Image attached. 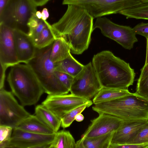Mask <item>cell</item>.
I'll use <instances>...</instances> for the list:
<instances>
[{
    "mask_svg": "<svg viewBox=\"0 0 148 148\" xmlns=\"http://www.w3.org/2000/svg\"><path fill=\"white\" fill-rule=\"evenodd\" d=\"M99 29L105 36L116 42L125 49L130 50L138 41L136 34L130 27L116 24L106 17L97 18L93 30Z\"/></svg>",
    "mask_w": 148,
    "mask_h": 148,
    "instance_id": "9c48e42d",
    "label": "cell"
},
{
    "mask_svg": "<svg viewBox=\"0 0 148 148\" xmlns=\"http://www.w3.org/2000/svg\"><path fill=\"white\" fill-rule=\"evenodd\" d=\"M90 100L71 94L48 95L42 104L61 119L64 115L71 110L88 102Z\"/></svg>",
    "mask_w": 148,
    "mask_h": 148,
    "instance_id": "7c38bea8",
    "label": "cell"
},
{
    "mask_svg": "<svg viewBox=\"0 0 148 148\" xmlns=\"http://www.w3.org/2000/svg\"><path fill=\"white\" fill-rule=\"evenodd\" d=\"M127 89L102 88L92 100L94 104L112 100L130 94Z\"/></svg>",
    "mask_w": 148,
    "mask_h": 148,
    "instance_id": "44dd1931",
    "label": "cell"
},
{
    "mask_svg": "<svg viewBox=\"0 0 148 148\" xmlns=\"http://www.w3.org/2000/svg\"><path fill=\"white\" fill-rule=\"evenodd\" d=\"M56 37L52 25L47 21L35 45L38 49L45 48L52 44Z\"/></svg>",
    "mask_w": 148,
    "mask_h": 148,
    "instance_id": "484cf974",
    "label": "cell"
},
{
    "mask_svg": "<svg viewBox=\"0 0 148 148\" xmlns=\"http://www.w3.org/2000/svg\"><path fill=\"white\" fill-rule=\"evenodd\" d=\"M140 0H76L65 3L86 10L94 18L119 13L121 11L142 3Z\"/></svg>",
    "mask_w": 148,
    "mask_h": 148,
    "instance_id": "52a82bcc",
    "label": "cell"
},
{
    "mask_svg": "<svg viewBox=\"0 0 148 148\" xmlns=\"http://www.w3.org/2000/svg\"><path fill=\"white\" fill-rule=\"evenodd\" d=\"M42 19L43 20H46L49 18V14L47 9L44 8L41 12Z\"/></svg>",
    "mask_w": 148,
    "mask_h": 148,
    "instance_id": "8d00e7d4",
    "label": "cell"
},
{
    "mask_svg": "<svg viewBox=\"0 0 148 148\" xmlns=\"http://www.w3.org/2000/svg\"><path fill=\"white\" fill-rule=\"evenodd\" d=\"M8 68L5 66L0 64V89L4 88L5 71Z\"/></svg>",
    "mask_w": 148,
    "mask_h": 148,
    "instance_id": "836d02e7",
    "label": "cell"
},
{
    "mask_svg": "<svg viewBox=\"0 0 148 148\" xmlns=\"http://www.w3.org/2000/svg\"><path fill=\"white\" fill-rule=\"evenodd\" d=\"M47 22L46 20L38 18L36 13L30 19L28 24L29 31L27 34L34 45L45 26Z\"/></svg>",
    "mask_w": 148,
    "mask_h": 148,
    "instance_id": "d4e9b609",
    "label": "cell"
},
{
    "mask_svg": "<svg viewBox=\"0 0 148 148\" xmlns=\"http://www.w3.org/2000/svg\"><path fill=\"white\" fill-rule=\"evenodd\" d=\"M132 29L136 34L141 35L146 38L148 37V23L138 24Z\"/></svg>",
    "mask_w": 148,
    "mask_h": 148,
    "instance_id": "1f68e13d",
    "label": "cell"
},
{
    "mask_svg": "<svg viewBox=\"0 0 148 148\" xmlns=\"http://www.w3.org/2000/svg\"><path fill=\"white\" fill-rule=\"evenodd\" d=\"M7 80L12 93L23 106L36 104L45 92L34 71L27 64L19 63L11 66Z\"/></svg>",
    "mask_w": 148,
    "mask_h": 148,
    "instance_id": "3957f363",
    "label": "cell"
},
{
    "mask_svg": "<svg viewBox=\"0 0 148 148\" xmlns=\"http://www.w3.org/2000/svg\"><path fill=\"white\" fill-rule=\"evenodd\" d=\"M0 62L8 67L19 63L14 30L3 23H0Z\"/></svg>",
    "mask_w": 148,
    "mask_h": 148,
    "instance_id": "4fadbf2b",
    "label": "cell"
},
{
    "mask_svg": "<svg viewBox=\"0 0 148 148\" xmlns=\"http://www.w3.org/2000/svg\"><path fill=\"white\" fill-rule=\"evenodd\" d=\"M16 128L35 134L49 135L55 133L52 129L43 123L35 115H31Z\"/></svg>",
    "mask_w": 148,
    "mask_h": 148,
    "instance_id": "e0dca14e",
    "label": "cell"
},
{
    "mask_svg": "<svg viewBox=\"0 0 148 148\" xmlns=\"http://www.w3.org/2000/svg\"><path fill=\"white\" fill-rule=\"evenodd\" d=\"M13 130L8 148H49L55 133L49 135L39 134L18 128Z\"/></svg>",
    "mask_w": 148,
    "mask_h": 148,
    "instance_id": "8fae6325",
    "label": "cell"
},
{
    "mask_svg": "<svg viewBox=\"0 0 148 148\" xmlns=\"http://www.w3.org/2000/svg\"><path fill=\"white\" fill-rule=\"evenodd\" d=\"M12 130V128L9 126H0V148H8Z\"/></svg>",
    "mask_w": 148,
    "mask_h": 148,
    "instance_id": "83f0119b",
    "label": "cell"
},
{
    "mask_svg": "<svg viewBox=\"0 0 148 148\" xmlns=\"http://www.w3.org/2000/svg\"><path fill=\"white\" fill-rule=\"evenodd\" d=\"M30 0H9L0 14V23L28 34V23L37 11Z\"/></svg>",
    "mask_w": 148,
    "mask_h": 148,
    "instance_id": "8992f818",
    "label": "cell"
},
{
    "mask_svg": "<svg viewBox=\"0 0 148 148\" xmlns=\"http://www.w3.org/2000/svg\"><path fill=\"white\" fill-rule=\"evenodd\" d=\"M93 102L90 100L88 102L80 106L71 110L61 119V126L65 128L70 126L75 120L76 116L81 113L86 108L92 105Z\"/></svg>",
    "mask_w": 148,
    "mask_h": 148,
    "instance_id": "4316f807",
    "label": "cell"
},
{
    "mask_svg": "<svg viewBox=\"0 0 148 148\" xmlns=\"http://www.w3.org/2000/svg\"><path fill=\"white\" fill-rule=\"evenodd\" d=\"M119 13L127 18L148 20V3H142L122 10Z\"/></svg>",
    "mask_w": 148,
    "mask_h": 148,
    "instance_id": "cb8c5ba5",
    "label": "cell"
},
{
    "mask_svg": "<svg viewBox=\"0 0 148 148\" xmlns=\"http://www.w3.org/2000/svg\"><path fill=\"white\" fill-rule=\"evenodd\" d=\"M114 132L92 138H81L76 143L75 148H109Z\"/></svg>",
    "mask_w": 148,
    "mask_h": 148,
    "instance_id": "d6986e66",
    "label": "cell"
},
{
    "mask_svg": "<svg viewBox=\"0 0 148 148\" xmlns=\"http://www.w3.org/2000/svg\"><path fill=\"white\" fill-rule=\"evenodd\" d=\"M76 142L69 131L62 130L55 133L49 148H75Z\"/></svg>",
    "mask_w": 148,
    "mask_h": 148,
    "instance_id": "603a6c76",
    "label": "cell"
},
{
    "mask_svg": "<svg viewBox=\"0 0 148 148\" xmlns=\"http://www.w3.org/2000/svg\"><path fill=\"white\" fill-rule=\"evenodd\" d=\"M92 109L99 114H110L123 121L148 120V100L136 93L94 104Z\"/></svg>",
    "mask_w": 148,
    "mask_h": 148,
    "instance_id": "277c9868",
    "label": "cell"
},
{
    "mask_svg": "<svg viewBox=\"0 0 148 148\" xmlns=\"http://www.w3.org/2000/svg\"><path fill=\"white\" fill-rule=\"evenodd\" d=\"M53 43L42 49L36 48L34 57L27 64L34 71L45 92L49 95L66 94L70 91L56 76L55 63L50 58Z\"/></svg>",
    "mask_w": 148,
    "mask_h": 148,
    "instance_id": "5b68a950",
    "label": "cell"
},
{
    "mask_svg": "<svg viewBox=\"0 0 148 148\" xmlns=\"http://www.w3.org/2000/svg\"><path fill=\"white\" fill-rule=\"evenodd\" d=\"M14 33L18 62L27 64L34 57L36 48L27 34L16 29Z\"/></svg>",
    "mask_w": 148,
    "mask_h": 148,
    "instance_id": "2e32d148",
    "label": "cell"
},
{
    "mask_svg": "<svg viewBox=\"0 0 148 148\" xmlns=\"http://www.w3.org/2000/svg\"><path fill=\"white\" fill-rule=\"evenodd\" d=\"M84 119V117L81 113L78 114L75 117V120L78 122L82 121Z\"/></svg>",
    "mask_w": 148,
    "mask_h": 148,
    "instance_id": "ab89813d",
    "label": "cell"
},
{
    "mask_svg": "<svg viewBox=\"0 0 148 148\" xmlns=\"http://www.w3.org/2000/svg\"><path fill=\"white\" fill-rule=\"evenodd\" d=\"M145 143L148 144V123L138 132L131 144Z\"/></svg>",
    "mask_w": 148,
    "mask_h": 148,
    "instance_id": "f546056e",
    "label": "cell"
},
{
    "mask_svg": "<svg viewBox=\"0 0 148 148\" xmlns=\"http://www.w3.org/2000/svg\"><path fill=\"white\" fill-rule=\"evenodd\" d=\"M35 115L43 123L56 132L61 126V120L52 112L42 104L37 106Z\"/></svg>",
    "mask_w": 148,
    "mask_h": 148,
    "instance_id": "ac0fdd59",
    "label": "cell"
},
{
    "mask_svg": "<svg viewBox=\"0 0 148 148\" xmlns=\"http://www.w3.org/2000/svg\"><path fill=\"white\" fill-rule=\"evenodd\" d=\"M67 5L64 15L52 25L56 36L63 37L69 45L71 52L81 54L90 44L94 18L79 6L72 4Z\"/></svg>",
    "mask_w": 148,
    "mask_h": 148,
    "instance_id": "6da1fadb",
    "label": "cell"
},
{
    "mask_svg": "<svg viewBox=\"0 0 148 148\" xmlns=\"http://www.w3.org/2000/svg\"><path fill=\"white\" fill-rule=\"evenodd\" d=\"M36 7L45 5L49 0H30Z\"/></svg>",
    "mask_w": 148,
    "mask_h": 148,
    "instance_id": "d590c367",
    "label": "cell"
},
{
    "mask_svg": "<svg viewBox=\"0 0 148 148\" xmlns=\"http://www.w3.org/2000/svg\"><path fill=\"white\" fill-rule=\"evenodd\" d=\"M140 74L138 79H140L148 77V66H143L141 69Z\"/></svg>",
    "mask_w": 148,
    "mask_h": 148,
    "instance_id": "e575fe53",
    "label": "cell"
},
{
    "mask_svg": "<svg viewBox=\"0 0 148 148\" xmlns=\"http://www.w3.org/2000/svg\"><path fill=\"white\" fill-rule=\"evenodd\" d=\"M91 121L81 138H92L114 132L121 126L123 121L116 116L102 113L99 114L98 117Z\"/></svg>",
    "mask_w": 148,
    "mask_h": 148,
    "instance_id": "5bb4252c",
    "label": "cell"
},
{
    "mask_svg": "<svg viewBox=\"0 0 148 148\" xmlns=\"http://www.w3.org/2000/svg\"><path fill=\"white\" fill-rule=\"evenodd\" d=\"M9 0H0V14L3 11Z\"/></svg>",
    "mask_w": 148,
    "mask_h": 148,
    "instance_id": "74e56055",
    "label": "cell"
},
{
    "mask_svg": "<svg viewBox=\"0 0 148 148\" xmlns=\"http://www.w3.org/2000/svg\"><path fill=\"white\" fill-rule=\"evenodd\" d=\"M36 16L39 19H42L41 12L39 11H37L36 13Z\"/></svg>",
    "mask_w": 148,
    "mask_h": 148,
    "instance_id": "60d3db41",
    "label": "cell"
},
{
    "mask_svg": "<svg viewBox=\"0 0 148 148\" xmlns=\"http://www.w3.org/2000/svg\"><path fill=\"white\" fill-rule=\"evenodd\" d=\"M102 88L92 62H90L74 77L70 92L73 95L90 100Z\"/></svg>",
    "mask_w": 148,
    "mask_h": 148,
    "instance_id": "30bf717a",
    "label": "cell"
},
{
    "mask_svg": "<svg viewBox=\"0 0 148 148\" xmlns=\"http://www.w3.org/2000/svg\"><path fill=\"white\" fill-rule=\"evenodd\" d=\"M147 39V49L146 53L145 58V62L144 66H148V37L146 38Z\"/></svg>",
    "mask_w": 148,
    "mask_h": 148,
    "instance_id": "f35d334b",
    "label": "cell"
},
{
    "mask_svg": "<svg viewBox=\"0 0 148 148\" xmlns=\"http://www.w3.org/2000/svg\"><path fill=\"white\" fill-rule=\"evenodd\" d=\"M71 54L70 48L64 38L56 37L53 42L50 58L54 63L60 62L67 58Z\"/></svg>",
    "mask_w": 148,
    "mask_h": 148,
    "instance_id": "7402d4cb",
    "label": "cell"
},
{
    "mask_svg": "<svg viewBox=\"0 0 148 148\" xmlns=\"http://www.w3.org/2000/svg\"><path fill=\"white\" fill-rule=\"evenodd\" d=\"M143 3H148V0H140Z\"/></svg>",
    "mask_w": 148,
    "mask_h": 148,
    "instance_id": "7bdbcfd3",
    "label": "cell"
},
{
    "mask_svg": "<svg viewBox=\"0 0 148 148\" xmlns=\"http://www.w3.org/2000/svg\"><path fill=\"white\" fill-rule=\"evenodd\" d=\"M148 123V120L123 121L121 126L114 133L110 145L131 144L138 132Z\"/></svg>",
    "mask_w": 148,
    "mask_h": 148,
    "instance_id": "9a60e30c",
    "label": "cell"
},
{
    "mask_svg": "<svg viewBox=\"0 0 148 148\" xmlns=\"http://www.w3.org/2000/svg\"><path fill=\"white\" fill-rule=\"evenodd\" d=\"M92 63L103 88L127 89L133 85L134 69L111 51H103L95 55Z\"/></svg>",
    "mask_w": 148,
    "mask_h": 148,
    "instance_id": "7a4b0ae2",
    "label": "cell"
},
{
    "mask_svg": "<svg viewBox=\"0 0 148 148\" xmlns=\"http://www.w3.org/2000/svg\"><path fill=\"white\" fill-rule=\"evenodd\" d=\"M74 0H63L62 3L64 5L65 3H66V2L70 1H74Z\"/></svg>",
    "mask_w": 148,
    "mask_h": 148,
    "instance_id": "b9f144b4",
    "label": "cell"
},
{
    "mask_svg": "<svg viewBox=\"0 0 148 148\" xmlns=\"http://www.w3.org/2000/svg\"><path fill=\"white\" fill-rule=\"evenodd\" d=\"M55 72L59 81L70 91L74 77L67 73L61 71L55 70Z\"/></svg>",
    "mask_w": 148,
    "mask_h": 148,
    "instance_id": "4dcf8cb0",
    "label": "cell"
},
{
    "mask_svg": "<svg viewBox=\"0 0 148 148\" xmlns=\"http://www.w3.org/2000/svg\"><path fill=\"white\" fill-rule=\"evenodd\" d=\"M31 115L18 102L12 92L0 89V126L16 128Z\"/></svg>",
    "mask_w": 148,
    "mask_h": 148,
    "instance_id": "ba28073f",
    "label": "cell"
},
{
    "mask_svg": "<svg viewBox=\"0 0 148 148\" xmlns=\"http://www.w3.org/2000/svg\"><path fill=\"white\" fill-rule=\"evenodd\" d=\"M54 63L55 70L66 73L74 77L81 71L84 66L71 54L64 60Z\"/></svg>",
    "mask_w": 148,
    "mask_h": 148,
    "instance_id": "ffe728a7",
    "label": "cell"
},
{
    "mask_svg": "<svg viewBox=\"0 0 148 148\" xmlns=\"http://www.w3.org/2000/svg\"><path fill=\"white\" fill-rule=\"evenodd\" d=\"M135 93L148 100V77L138 79Z\"/></svg>",
    "mask_w": 148,
    "mask_h": 148,
    "instance_id": "f1b7e54d",
    "label": "cell"
},
{
    "mask_svg": "<svg viewBox=\"0 0 148 148\" xmlns=\"http://www.w3.org/2000/svg\"><path fill=\"white\" fill-rule=\"evenodd\" d=\"M148 144H127L120 145H110L109 148H147Z\"/></svg>",
    "mask_w": 148,
    "mask_h": 148,
    "instance_id": "d6a6232c",
    "label": "cell"
}]
</instances>
